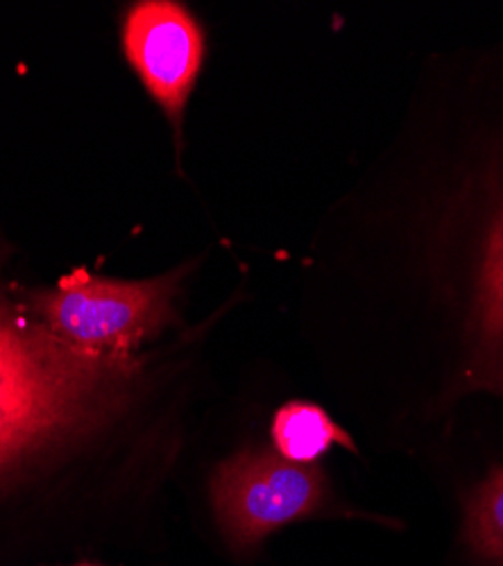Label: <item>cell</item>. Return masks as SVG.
<instances>
[{"instance_id":"1","label":"cell","mask_w":503,"mask_h":566,"mask_svg":"<svg viewBox=\"0 0 503 566\" xmlns=\"http://www.w3.org/2000/svg\"><path fill=\"white\" fill-rule=\"evenodd\" d=\"M129 374V356L75 347L0 308V471L103 415Z\"/></svg>"},{"instance_id":"2","label":"cell","mask_w":503,"mask_h":566,"mask_svg":"<svg viewBox=\"0 0 503 566\" xmlns=\"http://www.w3.org/2000/svg\"><path fill=\"white\" fill-rule=\"evenodd\" d=\"M181 270L150 281H112L77 270L51 293L36 295L34 311L57 338L112 356H129L175 322Z\"/></svg>"},{"instance_id":"3","label":"cell","mask_w":503,"mask_h":566,"mask_svg":"<svg viewBox=\"0 0 503 566\" xmlns=\"http://www.w3.org/2000/svg\"><path fill=\"white\" fill-rule=\"evenodd\" d=\"M211 496L227 542L248 553L268 535L317 514L329 490L319 467L248 449L218 467Z\"/></svg>"},{"instance_id":"4","label":"cell","mask_w":503,"mask_h":566,"mask_svg":"<svg viewBox=\"0 0 503 566\" xmlns=\"http://www.w3.org/2000/svg\"><path fill=\"white\" fill-rule=\"evenodd\" d=\"M123 51L177 136L200 77L207 39L193 12L172 0H146L129 8L123 23Z\"/></svg>"},{"instance_id":"5","label":"cell","mask_w":503,"mask_h":566,"mask_svg":"<svg viewBox=\"0 0 503 566\" xmlns=\"http://www.w3.org/2000/svg\"><path fill=\"white\" fill-rule=\"evenodd\" d=\"M479 336L483 381L503 392V175L499 179V193L483 241L479 272Z\"/></svg>"},{"instance_id":"6","label":"cell","mask_w":503,"mask_h":566,"mask_svg":"<svg viewBox=\"0 0 503 566\" xmlns=\"http://www.w3.org/2000/svg\"><path fill=\"white\" fill-rule=\"evenodd\" d=\"M270 436L280 455L297 462L313 464L332 447H345L356 453L352 436L338 427L325 408L311 401H291L274 412Z\"/></svg>"},{"instance_id":"7","label":"cell","mask_w":503,"mask_h":566,"mask_svg":"<svg viewBox=\"0 0 503 566\" xmlns=\"http://www.w3.org/2000/svg\"><path fill=\"white\" fill-rule=\"evenodd\" d=\"M463 539L481 566H503V467L496 464L465 503Z\"/></svg>"},{"instance_id":"8","label":"cell","mask_w":503,"mask_h":566,"mask_svg":"<svg viewBox=\"0 0 503 566\" xmlns=\"http://www.w3.org/2000/svg\"><path fill=\"white\" fill-rule=\"evenodd\" d=\"M80 566H94V564H80Z\"/></svg>"}]
</instances>
